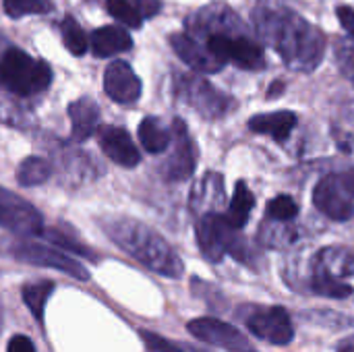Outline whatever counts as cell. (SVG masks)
Returning a JSON list of instances; mask_svg holds the SVG:
<instances>
[{
	"label": "cell",
	"instance_id": "1",
	"mask_svg": "<svg viewBox=\"0 0 354 352\" xmlns=\"http://www.w3.org/2000/svg\"><path fill=\"white\" fill-rule=\"evenodd\" d=\"M102 228L110 241H114L124 253L135 257L151 272H158L166 278L183 276L185 268L174 249L158 232L143 226L141 222L129 218H110L102 222Z\"/></svg>",
	"mask_w": 354,
	"mask_h": 352
},
{
	"label": "cell",
	"instance_id": "2",
	"mask_svg": "<svg viewBox=\"0 0 354 352\" xmlns=\"http://www.w3.org/2000/svg\"><path fill=\"white\" fill-rule=\"evenodd\" d=\"M52 68L44 60L31 58L19 48H6L0 54V85L17 95H33L48 89Z\"/></svg>",
	"mask_w": 354,
	"mask_h": 352
},
{
	"label": "cell",
	"instance_id": "3",
	"mask_svg": "<svg viewBox=\"0 0 354 352\" xmlns=\"http://www.w3.org/2000/svg\"><path fill=\"white\" fill-rule=\"evenodd\" d=\"M239 228L230 226L226 218L216 214H207L197 222V243L203 257L212 263H218L226 253L236 257L239 261L249 259V249L245 239L236 234Z\"/></svg>",
	"mask_w": 354,
	"mask_h": 352
},
{
	"label": "cell",
	"instance_id": "4",
	"mask_svg": "<svg viewBox=\"0 0 354 352\" xmlns=\"http://www.w3.org/2000/svg\"><path fill=\"white\" fill-rule=\"evenodd\" d=\"M0 253L8 255L17 261L31 263L37 268H50L58 270L75 280H89V272L66 253H60L48 245H37L31 241H15V239H2L0 241Z\"/></svg>",
	"mask_w": 354,
	"mask_h": 352
},
{
	"label": "cell",
	"instance_id": "5",
	"mask_svg": "<svg viewBox=\"0 0 354 352\" xmlns=\"http://www.w3.org/2000/svg\"><path fill=\"white\" fill-rule=\"evenodd\" d=\"M0 228L17 237H37L44 234V218L27 199L0 187Z\"/></svg>",
	"mask_w": 354,
	"mask_h": 352
},
{
	"label": "cell",
	"instance_id": "6",
	"mask_svg": "<svg viewBox=\"0 0 354 352\" xmlns=\"http://www.w3.org/2000/svg\"><path fill=\"white\" fill-rule=\"evenodd\" d=\"M245 324L259 340L276 346L290 344L295 338V326L284 307H251L245 315Z\"/></svg>",
	"mask_w": 354,
	"mask_h": 352
},
{
	"label": "cell",
	"instance_id": "7",
	"mask_svg": "<svg viewBox=\"0 0 354 352\" xmlns=\"http://www.w3.org/2000/svg\"><path fill=\"white\" fill-rule=\"evenodd\" d=\"M187 330L201 342H207L212 346L224 349L228 352H257V349L245 338V334L216 317H199L189 322Z\"/></svg>",
	"mask_w": 354,
	"mask_h": 352
},
{
	"label": "cell",
	"instance_id": "8",
	"mask_svg": "<svg viewBox=\"0 0 354 352\" xmlns=\"http://www.w3.org/2000/svg\"><path fill=\"white\" fill-rule=\"evenodd\" d=\"M207 50L214 58L224 62H234L243 68L259 71L266 64V56L261 46H257L249 37H228V35H212L207 39Z\"/></svg>",
	"mask_w": 354,
	"mask_h": 352
},
{
	"label": "cell",
	"instance_id": "9",
	"mask_svg": "<svg viewBox=\"0 0 354 352\" xmlns=\"http://www.w3.org/2000/svg\"><path fill=\"white\" fill-rule=\"evenodd\" d=\"M104 91L118 104H133L141 95V81L124 60H114L104 73Z\"/></svg>",
	"mask_w": 354,
	"mask_h": 352
},
{
	"label": "cell",
	"instance_id": "10",
	"mask_svg": "<svg viewBox=\"0 0 354 352\" xmlns=\"http://www.w3.org/2000/svg\"><path fill=\"white\" fill-rule=\"evenodd\" d=\"M313 203L330 220L346 222L354 214V205L342 195V183L336 176H326L317 183L313 191Z\"/></svg>",
	"mask_w": 354,
	"mask_h": 352
},
{
	"label": "cell",
	"instance_id": "11",
	"mask_svg": "<svg viewBox=\"0 0 354 352\" xmlns=\"http://www.w3.org/2000/svg\"><path fill=\"white\" fill-rule=\"evenodd\" d=\"M97 141L102 151L118 166L133 168L141 162V154L133 143L131 135L120 127H104L97 133Z\"/></svg>",
	"mask_w": 354,
	"mask_h": 352
},
{
	"label": "cell",
	"instance_id": "12",
	"mask_svg": "<svg viewBox=\"0 0 354 352\" xmlns=\"http://www.w3.org/2000/svg\"><path fill=\"white\" fill-rule=\"evenodd\" d=\"M174 135L176 145L174 154L166 162V178L168 180H185L193 174L195 168V145L187 135V129L180 120H174Z\"/></svg>",
	"mask_w": 354,
	"mask_h": 352
},
{
	"label": "cell",
	"instance_id": "13",
	"mask_svg": "<svg viewBox=\"0 0 354 352\" xmlns=\"http://www.w3.org/2000/svg\"><path fill=\"white\" fill-rule=\"evenodd\" d=\"M170 46L174 48V52L178 54L180 60H185L191 68L195 71H203V73H214L220 68V60L212 56V52L203 50L197 41H193L189 35L183 33H172L170 35Z\"/></svg>",
	"mask_w": 354,
	"mask_h": 352
},
{
	"label": "cell",
	"instance_id": "14",
	"mask_svg": "<svg viewBox=\"0 0 354 352\" xmlns=\"http://www.w3.org/2000/svg\"><path fill=\"white\" fill-rule=\"evenodd\" d=\"M108 12L127 27L139 29L143 19L160 10V0H106Z\"/></svg>",
	"mask_w": 354,
	"mask_h": 352
},
{
	"label": "cell",
	"instance_id": "15",
	"mask_svg": "<svg viewBox=\"0 0 354 352\" xmlns=\"http://www.w3.org/2000/svg\"><path fill=\"white\" fill-rule=\"evenodd\" d=\"M68 118H71V133L75 141L89 139L100 122V108L91 98H79L68 106Z\"/></svg>",
	"mask_w": 354,
	"mask_h": 352
},
{
	"label": "cell",
	"instance_id": "16",
	"mask_svg": "<svg viewBox=\"0 0 354 352\" xmlns=\"http://www.w3.org/2000/svg\"><path fill=\"white\" fill-rule=\"evenodd\" d=\"M89 44H91V50L97 58H110L114 54L131 50L133 37L116 25H106V27H100L91 33Z\"/></svg>",
	"mask_w": 354,
	"mask_h": 352
},
{
	"label": "cell",
	"instance_id": "17",
	"mask_svg": "<svg viewBox=\"0 0 354 352\" xmlns=\"http://www.w3.org/2000/svg\"><path fill=\"white\" fill-rule=\"evenodd\" d=\"M297 127V114L288 110L270 112V114H257L249 120V129L259 135H270L276 141L288 139L292 129Z\"/></svg>",
	"mask_w": 354,
	"mask_h": 352
},
{
	"label": "cell",
	"instance_id": "18",
	"mask_svg": "<svg viewBox=\"0 0 354 352\" xmlns=\"http://www.w3.org/2000/svg\"><path fill=\"white\" fill-rule=\"evenodd\" d=\"M313 274H322L334 280L351 278L354 276V255L346 249H324L313 263Z\"/></svg>",
	"mask_w": 354,
	"mask_h": 352
},
{
	"label": "cell",
	"instance_id": "19",
	"mask_svg": "<svg viewBox=\"0 0 354 352\" xmlns=\"http://www.w3.org/2000/svg\"><path fill=\"white\" fill-rule=\"evenodd\" d=\"M185 89H187V98H191V102L203 114H220V112H224V108L220 104L224 100V95H220L209 83H205V81H189L185 85Z\"/></svg>",
	"mask_w": 354,
	"mask_h": 352
},
{
	"label": "cell",
	"instance_id": "20",
	"mask_svg": "<svg viewBox=\"0 0 354 352\" xmlns=\"http://www.w3.org/2000/svg\"><path fill=\"white\" fill-rule=\"evenodd\" d=\"M139 141L145 147V151L162 154L170 145V133L156 116H147L139 124Z\"/></svg>",
	"mask_w": 354,
	"mask_h": 352
},
{
	"label": "cell",
	"instance_id": "21",
	"mask_svg": "<svg viewBox=\"0 0 354 352\" xmlns=\"http://www.w3.org/2000/svg\"><path fill=\"white\" fill-rule=\"evenodd\" d=\"M253 207H255L253 193L249 191V187L245 183H236V189H234V195H232V201H230V207H228L226 222L230 226H234V228H243L247 224Z\"/></svg>",
	"mask_w": 354,
	"mask_h": 352
},
{
	"label": "cell",
	"instance_id": "22",
	"mask_svg": "<svg viewBox=\"0 0 354 352\" xmlns=\"http://www.w3.org/2000/svg\"><path fill=\"white\" fill-rule=\"evenodd\" d=\"M50 176H52L50 162L44 160V158H37V156H31V158L23 160L19 170H17V180L23 187H39Z\"/></svg>",
	"mask_w": 354,
	"mask_h": 352
},
{
	"label": "cell",
	"instance_id": "23",
	"mask_svg": "<svg viewBox=\"0 0 354 352\" xmlns=\"http://www.w3.org/2000/svg\"><path fill=\"white\" fill-rule=\"evenodd\" d=\"M54 290V282H37L23 286V303L31 311V315L41 324L44 322V307Z\"/></svg>",
	"mask_w": 354,
	"mask_h": 352
},
{
	"label": "cell",
	"instance_id": "24",
	"mask_svg": "<svg viewBox=\"0 0 354 352\" xmlns=\"http://www.w3.org/2000/svg\"><path fill=\"white\" fill-rule=\"evenodd\" d=\"M60 31H62V41L68 48V52L73 56H83L87 52V35L81 29V25L73 19V17H64L60 23Z\"/></svg>",
	"mask_w": 354,
	"mask_h": 352
},
{
	"label": "cell",
	"instance_id": "25",
	"mask_svg": "<svg viewBox=\"0 0 354 352\" xmlns=\"http://www.w3.org/2000/svg\"><path fill=\"white\" fill-rule=\"evenodd\" d=\"M311 290L315 295L328 297V299H348L353 295V286L342 282V280H334L322 274H313L311 278Z\"/></svg>",
	"mask_w": 354,
	"mask_h": 352
},
{
	"label": "cell",
	"instance_id": "26",
	"mask_svg": "<svg viewBox=\"0 0 354 352\" xmlns=\"http://www.w3.org/2000/svg\"><path fill=\"white\" fill-rule=\"evenodd\" d=\"M52 4L48 0H4V10L12 19H21L25 15H44L52 12Z\"/></svg>",
	"mask_w": 354,
	"mask_h": 352
},
{
	"label": "cell",
	"instance_id": "27",
	"mask_svg": "<svg viewBox=\"0 0 354 352\" xmlns=\"http://www.w3.org/2000/svg\"><path fill=\"white\" fill-rule=\"evenodd\" d=\"M266 214H268V218H274V220H278V222H288V220L297 218L299 205L295 203L292 197H288V195H278V197H274V199L268 203Z\"/></svg>",
	"mask_w": 354,
	"mask_h": 352
},
{
	"label": "cell",
	"instance_id": "28",
	"mask_svg": "<svg viewBox=\"0 0 354 352\" xmlns=\"http://www.w3.org/2000/svg\"><path fill=\"white\" fill-rule=\"evenodd\" d=\"M46 239H50L56 247H62L64 251L77 253V255L87 257V259H95V255H93L85 245H81V243L73 241L68 234H62V232H58V230H48V232H46Z\"/></svg>",
	"mask_w": 354,
	"mask_h": 352
},
{
	"label": "cell",
	"instance_id": "29",
	"mask_svg": "<svg viewBox=\"0 0 354 352\" xmlns=\"http://www.w3.org/2000/svg\"><path fill=\"white\" fill-rule=\"evenodd\" d=\"M141 338L145 342V346L151 352H185L180 346H176L174 342L153 334V332H141Z\"/></svg>",
	"mask_w": 354,
	"mask_h": 352
},
{
	"label": "cell",
	"instance_id": "30",
	"mask_svg": "<svg viewBox=\"0 0 354 352\" xmlns=\"http://www.w3.org/2000/svg\"><path fill=\"white\" fill-rule=\"evenodd\" d=\"M336 15L340 19V25L344 27V31L354 39V8H351V6H338Z\"/></svg>",
	"mask_w": 354,
	"mask_h": 352
},
{
	"label": "cell",
	"instance_id": "31",
	"mask_svg": "<svg viewBox=\"0 0 354 352\" xmlns=\"http://www.w3.org/2000/svg\"><path fill=\"white\" fill-rule=\"evenodd\" d=\"M6 352H37V351H35L33 342H31L27 336L17 334V336H12V338H10Z\"/></svg>",
	"mask_w": 354,
	"mask_h": 352
},
{
	"label": "cell",
	"instance_id": "32",
	"mask_svg": "<svg viewBox=\"0 0 354 352\" xmlns=\"http://www.w3.org/2000/svg\"><path fill=\"white\" fill-rule=\"evenodd\" d=\"M340 183H342V189H344L351 197H354V168L346 170V172L342 174Z\"/></svg>",
	"mask_w": 354,
	"mask_h": 352
},
{
	"label": "cell",
	"instance_id": "33",
	"mask_svg": "<svg viewBox=\"0 0 354 352\" xmlns=\"http://www.w3.org/2000/svg\"><path fill=\"white\" fill-rule=\"evenodd\" d=\"M284 91V81H276L270 89H268V98H278Z\"/></svg>",
	"mask_w": 354,
	"mask_h": 352
},
{
	"label": "cell",
	"instance_id": "34",
	"mask_svg": "<svg viewBox=\"0 0 354 352\" xmlns=\"http://www.w3.org/2000/svg\"><path fill=\"white\" fill-rule=\"evenodd\" d=\"M338 352H354V338H348V340H344V342L340 344Z\"/></svg>",
	"mask_w": 354,
	"mask_h": 352
}]
</instances>
